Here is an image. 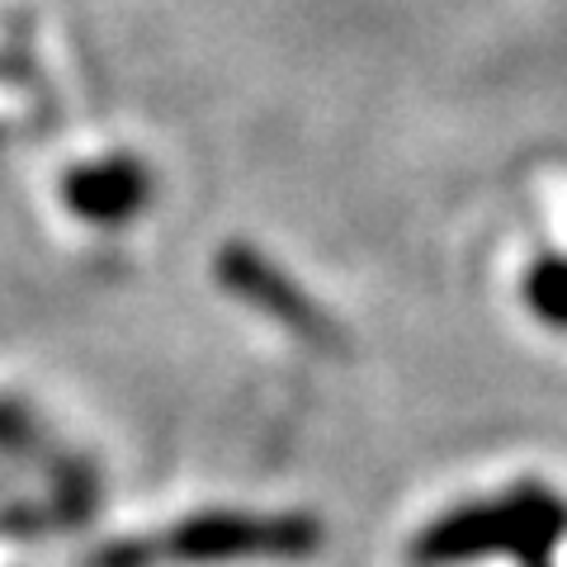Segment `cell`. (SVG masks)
<instances>
[{
	"label": "cell",
	"instance_id": "obj_1",
	"mask_svg": "<svg viewBox=\"0 0 567 567\" xmlns=\"http://www.w3.org/2000/svg\"><path fill=\"white\" fill-rule=\"evenodd\" d=\"M567 502L548 487H516L502 502H473L440 516L412 544V558L421 567H454L487 554H520L529 563L544 558V548L563 539Z\"/></svg>",
	"mask_w": 567,
	"mask_h": 567
},
{
	"label": "cell",
	"instance_id": "obj_4",
	"mask_svg": "<svg viewBox=\"0 0 567 567\" xmlns=\"http://www.w3.org/2000/svg\"><path fill=\"white\" fill-rule=\"evenodd\" d=\"M223 279L233 284L237 293H246L256 308H270L275 317H284L289 327H308V331H317L322 322L312 317V308H308V298H298L293 293V284L289 279H279L270 265H260V260H241V256H233L227 260L223 256Z\"/></svg>",
	"mask_w": 567,
	"mask_h": 567
},
{
	"label": "cell",
	"instance_id": "obj_2",
	"mask_svg": "<svg viewBox=\"0 0 567 567\" xmlns=\"http://www.w3.org/2000/svg\"><path fill=\"white\" fill-rule=\"evenodd\" d=\"M322 544L317 520L303 516H199L171 535L166 554L185 563H227V558H298Z\"/></svg>",
	"mask_w": 567,
	"mask_h": 567
},
{
	"label": "cell",
	"instance_id": "obj_5",
	"mask_svg": "<svg viewBox=\"0 0 567 567\" xmlns=\"http://www.w3.org/2000/svg\"><path fill=\"white\" fill-rule=\"evenodd\" d=\"M525 303L544 327L567 331V256H539L525 275Z\"/></svg>",
	"mask_w": 567,
	"mask_h": 567
},
{
	"label": "cell",
	"instance_id": "obj_3",
	"mask_svg": "<svg viewBox=\"0 0 567 567\" xmlns=\"http://www.w3.org/2000/svg\"><path fill=\"white\" fill-rule=\"evenodd\" d=\"M66 204L91 223H123L147 204V171L128 156L81 166L66 175Z\"/></svg>",
	"mask_w": 567,
	"mask_h": 567
}]
</instances>
